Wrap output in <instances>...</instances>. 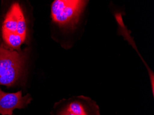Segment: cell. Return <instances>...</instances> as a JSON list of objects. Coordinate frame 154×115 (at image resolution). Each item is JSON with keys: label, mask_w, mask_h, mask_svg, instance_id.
Listing matches in <instances>:
<instances>
[{"label": "cell", "mask_w": 154, "mask_h": 115, "mask_svg": "<svg viewBox=\"0 0 154 115\" xmlns=\"http://www.w3.org/2000/svg\"><path fill=\"white\" fill-rule=\"evenodd\" d=\"M2 38L8 45L18 50L25 41V39L16 33H2Z\"/></svg>", "instance_id": "cell-6"}, {"label": "cell", "mask_w": 154, "mask_h": 115, "mask_svg": "<svg viewBox=\"0 0 154 115\" xmlns=\"http://www.w3.org/2000/svg\"><path fill=\"white\" fill-rule=\"evenodd\" d=\"M91 99L90 98L86 103L80 101L75 100L69 103L63 109L72 112L76 115H92V111H99V108L97 104L89 107V105H86Z\"/></svg>", "instance_id": "cell-5"}, {"label": "cell", "mask_w": 154, "mask_h": 115, "mask_svg": "<svg viewBox=\"0 0 154 115\" xmlns=\"http://www.w3.org/2000/svg\"><path fill=\"white\" fill-rule=\"evenodd\" d=\"M16 33L26 39V24L23 13L21 14L18 20Z\"/></svg>", "instance_id": "cell-7"}, {"label": "cell", "mask_w": 154, "mask_h": 115, "mask_svg": "<svg viewBox=\"0 0 154 115\" xmlns=\"http://www.w3.org/2000/svg\"><path fill=\"white\" fill-rule=\"evenodd\" d=\"M23 58L21 53L0 46V85L9 87L16 83L22 73Z\"/></svg>", "instance_id": "cell-2"}, {"label": "cell", "mask_w": 154, "mask_h": 115, "mask_svg": "<svg viewBox=\"0 0 154 115\" xmlns=\"http://www.w3.org/2000/svg\"><path fill=\"white\" fill-rule=\"evenodd\" d=\"M31 100L30 95L22 96L21 91L8 93L2 91L0 88V115H12L14 110L24 108Z\"/></svg>", "instance_id": "cell-3"}, {"label": "cell", "mask_w": 154, "mask_h": 115, "mask_svg": "<svg viewBox=\"0 0 154 115\" xmlns=\"http://www.w3.org/2000/svg\"><path fill=\"white\" fill-rule=\"evenodd\" d=\"M57 115H76L73 114L72 112L70 111H68V110H66L62 109V110L59 111L57 113Z\"/></svg>", "instance_id": "cell-8"}, {"label": "cell", "mask_w": 154, "mask_h": 115, "mask_svg": "<svg viewBox=\"0 0 154 115\" xmlns=\"http://www.w3.org/2000/svg\"><path fill=\"white\" fill-rule=\"evenodd\" d=\"M87 1L55 0L51 5L53 22L60 27L73 29L79 21Z\"/></svg>", "instance_id": "cell-1"}, {"label": "cell", "mask_w": 154, "mask_h": 115, "mask_svg": "<svg viewBox=\"0 0 154 115\" xmlns=\"http://www.w3.org/2000/svg\"><path fill=\"white\" fill-rule=\"evenodd\" d=\"M22 11L18 3H15L11 6L5 17L2 33H16L18 20Z\"/></svg>", "instance_id": "cell-4"}]
</instances>
